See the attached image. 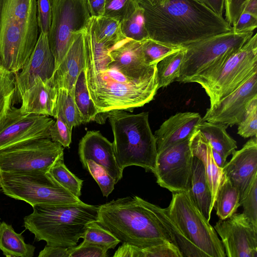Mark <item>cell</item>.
Returning a JSON list of instances; mask_svg holds the SVG:
<instances>
[{"label": "cell", "instance_id": "obj_32", "mask_svg": "<svg viewBox=\"0 0 257 257\" xmlns=\"http://www.w3.org/2000/svg\"><path fill=\"white\" fill-rule=\"evenodd\" d=\"M185 50V48H183L157 64L158 89L167 87L179 77Z\"/></svg>", "mask_w": 257, "mask_h": 257}, {"label": "cell", "instance_id": "obj_50", "mask_svg": "<svg viewBox=\"0 0 257 257\" xmlns=\"http://www.w3.org/2000/svg\"><path fill=\"white\" fill-rule=\"evenodd\" d=\"M87 3L91 17L99 18L103 16L105 0H87Z\"/></svg>", "mask_w": 257, "mask_h": 257}, {"label": "cell", "instance_id": "obj_15", "mask_svg": "<svg viewBox=\"0 0 257 257\" xmlns=\"http://www.w3.org/2000/svg\"><path fill=\"white\" fill-rule=\"evenodd\" d=\"M214 228L221 237L226 256L257 257V229L243 213L219 219Z\"/></svg>", "mask_w": 257, "mask_h": 257}, {"label": "cell", "instance_id": "obj_43", "mask_svg": "<svg viewBox=\"0 0 257 257\" xmlns=\"http://www.w3.org/2000/svg\"><path fill=\"white\" fill-rule=\"evenodd\" d=\"M56 119L50 127V139L54 142L60 144L64 148H69L71 143L72 130H70L62 115L56 112Z\"/></svg>", "mask_w": 257, "mask_h": 257}, {"label": "cell", "instance_id": "obj_51", "mask_svg": "<svg viewBox=\"0 0 257 257\" xmlns=\"http://www.w3.org/2000/svg\"><path fill=\"white\" fill-rule=\"evenodd\" d=\"M219 17H223L224 0H197Z\"/></svg>", "mask_w": 257, "mask_h": 257}, {"label": "cell", "instance_id": "obj_21", "mask_svg": "<svg viewBox=\"0 0 257 257\" xmlns=\"http://www.w3.org/2000/svg\"><path fill=\"white\" fill-rule=\"evenodd\" d=\"M197 112H178L166 119L156 131L158 153L190 138L201 121Z\"/></svg>", "mask_w": 257, "mask_h": 257}, {"label": "cell", "instance_id": "obj_26", "mask_svg": "<svg viewBox=\"0 0 257 257\" xmlns=\"http://www.w3.org/2000/svg\"><path fill=\"white\" fill-rule=\"evenodd\" d=\"M189 193L194 204L209 221L212 194L202 162L193 156Z\"/></svg>", "mask_w": 257, "mask_h": 257}, {"label": "cell", "instance_id": "obj_13", "mask_svg": "<svg viewBox=\"0 0 257 257\" xmlns=\"http://www.w3.org/2000/svg\"><path fill=\"white\" fill-rule=\"evenodd\" d=\"M190 139L158 153L154 173L157 182L172 193L188 191L190 188L193 158Z\"/></svg>", "mask_w": 257, "mask_h": 257}, {"label": "cell", "instance_id": "obj_40", "mask_svg": "<svg viewBox=\"0 0 257 257\" xmlns=\"http://www.w3.org/2000/svg\"><path fill=\"white\" fill-rule=\"evenodd\" d=\"M138 6L137 0H105L103 16L120 23L129 18Z\"/></svg>", "mask_w": 257, "mask_h": 257}, {"label": "cell", "instance_id": "obj_17", "mask_svg": "<svg viewBox=\"0 0 257 257\" xmlns=\"http://www.w3.org/2000/svg\"><path fill=\"white\" fill-rule=\"evenodd\" d=\"M55 70L54 57L50 49L48 35L41 32L35 48L28 61L15 77V92L13 104L21 102L23 94L38 77L43 81L53 79Z\"/></svg>", "mask_w": 257, "mask_h": 257}, {"label": "cell", "instance_id": "obj_14", "mask_svg": "<svg viewBox=\"0 0 257 257\" xmlns=\"http://www.w3.org/2000/svg\"><path fill=\"white\" fill-rule=\"evenodd\" d=\"M55 120L49 116L22 115L13 107L0 126V151L42 138H50V130Z\"/></svg>", "mask_w": 257, "mask_h": 257}, {"label": "cell", "instance_id": "obj_33", "mask_svg": "<svg viewBox=\"0 0 257 257\" xmlns=\"http://www.w3.org/2000/svg\"><path fill=\"white\" fill-rule=\"evenodd\" d=\"M76 105L83 119V123L96 120L100 114L91 99L87 87L84 69L77 79L74 91Z\"/></svg>", "mask_w": 257, "mask_h": 257}, {"label": "cell", "instance_id": "obj_22", "mask_svg": "<svg viewBox=\"0 0 257 257\" xmlns=\"http://www.w3.org/2000/svg\"><path fill=\"white\" fill-rule=\"evenodd\" d=\"M85 30L77 34L53 77L58 89H66L73 96L77 79L84 67Z\"/></svg>", "mask_w": 257, "mask_h": 257}, {"label": "cell", "instance_id": "obj_29", "mask_svg": "<svg viewBox=\"0 0 257 257\" xmlns=\"http://www.w3.org/2000/svg\"><path fill=\"white\" fill-rule=\"evenodd\" d=\"M239 206V191L223 174L213 206L216 215L220 219H225L236 213Z\"/></svg>", "mask_w": 257, "mask_h": 257}, {"label": "cell", "instance_id": "obj_49", "mask_svg": "<svg viewBox=\"0 0 257 257\" xmlns=\"http://www.w3.org/2000/svg\"><path fill=\"white\" fill-rule=\"evenodd\" d=\"M68 247L46 245L38 257H69Z\"/></svg>", "mask_w": 257, "mask_h": 257}, {"label": "cell", "instance_id": "obj_52", "mask_svg": "<svg viewBox=\"0 0 257 257\" xmlns=\"http://www.w3.org/2000/svg\"><path fill=\"white\" fill-rule=\"evenodd\" d=\"M246 13L257 18V0H247L244 4L242 13Z\"/></svg>", "mask_w": 257, "mask_h": 257}, {"label": "cell", "instance_id": "obj_4", "mask_svg": "<svg viewBox=\"0 0 257 257\" xmlns=\"http://www.w3.org/2000/svg\"><path fill=\"white\" fill-rule=\"evenodd\" d=\"M110 124L112 143L119 168L137 166L154 174L158 155L156 140L149 122V113L132 114L114 110L103 113Z\"/></svg>", "mask_w": 257, "mask_h": 257}, {"label": "cell", "instance_id": "obj_48", "mask_svg": "<svg viewBox=\"0 0 257 257\" xmlns=\"http://www.w3.org/2000/svg\"><path fill=\"white\" fill-rule=\"evenodd\" d=\"M257 27V18L246 13H242L232 30L235 32L253 31Z\"/></svg>", "mask_w": 257, "mask_h": 257}, {"label": "cell", "instance_id": "obj_5", "mask_svg": "<svg viewBox=\"0 0 257 257\" xmlns=\"http://www.w3.org/2000/svg\"><path fill=\"white\" fill-rule=\"evenodd\" d=\"M24 218L25 228L37 241L65 247L76 246L87 225L96 221L98 205L85 203L62 206H35Z\"/></svg>", "mask_w": 257, "mask_h": 257}, {"label": "cell", "instance_id": "obj_35", "mask_svg": "<svg viewBox=\"0 0 257 257\" xmlns=\"http://www.w3.org/2000/svg\"><path fill=\"white\" fill-rule=\"evenodd\" d=\"M15 92V74L0 65V126L14 106Z\"/></svg>", "mask_w": 257, "mask_h": 257}, {"label": "cell", "instance_id": "obj_37", "mask_svg": "<svg viewBox=\"0 0 257 257\" xmlns=\"http://www.w3.org/2000/svg\"><path fill=\"white\" fill-rule=\"evenodd\" d=\"M83 242L101 246L107 249H113L120 241L110 231L97 221L89 223L82 236Z\"/></svg>", "mask_w": 257, "mask_h": 257}, {"label": "cell", "instance_id": "obj_34", "mask_svg": "<svg viewBox=\"0 0 257 257\" xmlns=\"http://www.w3.org/2000/svg\"><path fill=\"white\" fill-rule=\"evenodd\" d=\"M48 173L61 187L77 197L81 196L83 181L69 170L64 163V157L57 160Z\"/></svg>", "mask_w": 257, "mask_h": 257}, {"label": "cell", "instance_id": "obj_3", "mask_svg": "<svg viewBox=\"0 0 257 257\" xmlns=\"http://www.w3.org/2000/svg\"><path fill=\"white\" fill-rule=\"evenodd\" d=\"M36 0H0V65L16 74L38 40Z\"/></svg>", "mask_w": 257, "mask_h": 257}, {"label": "cell", "instance_id": "obj_20", "mask_svg": "<svg viewBox=\"0 0 257 257\" xmlns=\"http://www.w3.org/2000/svg\"><path fill=\"white\" fill-rule=\"evenodd\" d=\"M108 54L132 78L146 79L158 76L157 65H149L145 60L142 41L126 38L110 48Z\"/></svg>", "mask_w": 257, "mask_h": 257}, {"label": "cell", "instance_id": "obj_8", "mask_svg": "<svg viewBox=\"0 0 257 257\" xmlns=\"http://www.w3.org/2000/svg\"><path fill=\"white\" fill-rule=\"evenodd\" d=\"M0 187L10 197L35 206L72 205L84 203L42 171L22 173L0 172Z\"/></svg>", "mask_w": 257, "mask_h": 257}, {"label": "cell", "instance_id": "obj_42", "mask_svg": "<svg viewBox=\"0 0 257 257\" xmlns=\"http://www.w3.org/2000/svg\"><path fill=\"white\" fill-rule=\"evenodd\" d=\"M237 134L244 138L256 137L257 96L251 100L242 120L238 124Z\"/></svg>", "mask_w": 257, "mask_h": 257}, {"label": "cell", "instance_id": "obj_10", "mask_svg": "<svg viewBox=\"0 0 257 257\" xmlns=\"http://www.w3.org/2000/svg\"><path fill=\"white\" fill-rule=\"evenodd\" d=\"M50 1L51 22L48 40L56 70L77 34L86 29L91 16L87 0Z\"/></svg>", "mask_w": 257, "mask_h": 257}, {"label": "cell", "instance_id": "obj_41", "mask_svg": "<svg viewBox=\"0 0 257 257\" xmlns=\"http://www.w3.org/2000/svg\"><path fill=\"white\" fill-rule=\"evenodd\" d=\"M85 169L98 184L103 196L107 197L116 184L114 179L102 166L93 161H87Z\"/></svg>", "mask_w": 257, "mask_h": 257}, {"label": "cell", "instance_id": "obj_53", "mask_svg": "<svg viewBox=\"0 0 257 257\" xmlns=\"http://www.w3.org/2000/svg\"><path fill=\"white\" fill-rule=\"evenodd\" d=\"M212 153L216 165L221 169L225 166L226 160L224 159L222 155L212 148Z\"/></svg>", "mask_w": 257, "mask_h": 257}, {"label": "cell", "instance_id": "obj_27", "mask_svg": "<svg viewBox=\"0 0 257 257\" xmlns=\"http://www.w3.org/2000/svg\"><path fill=\"white\" fill-rule=\"evenodd\" d=\"M225 124L202 121L196 127L212 148L220 153L223 158H227L237 148L236 142L226 132Z\"/></svg>", "mask_w": 257, "mask_h": 257}, {"label": "cell", "instance_id": "obj_18", "mask_svg": "<svg viewBox=\"0 0 257 257\" xmlns=\"http://www.w3.org/2000/svg\"><path fill=\"white\" fill-rule=\"evenodd\" d=\"M222 171L238 189L240 204L257 176L256 137H251L241 149L233 153L230 161L222 168Z\"/></svg>", "mask_w": 257, "mask_h": 257}, {"label": "cell", "instance_id": "obj_1", "mask_svg": "<svg viewBox=\"0 0 257 257\" xmlns=\"http://www.w3.org/2000/svg\"><path fill=\"white\" fill-rule=\"evenodd\" d=\"M112 47L99 42L88 23L85 30L84 71L90 97L99 113L133 111L154 99L158 77L136 79L128 77L110 57Z\"/></svg>", "mask_w": 257, "mask_h": 257}, {"label": "cell", "instance_id": "obj_2", "mask_svg": "<svg viewBox=\"0 0 257 257\" xmlns=\"http://www.w3.org/2000/svg\"><path fill=\"white\" fill-rule=\"evenodd\" d=\"M137 2L144 10L149 38L167 45L185 48L232 31L223 17L197 0Z\"/></svg>", "mask_w": 257, "mask_h": 257}, {"label": "cell", "instance_id": "obj_28", "mask_svg": "<svg viewBox=\"0 0 257 257\" xmlns=\"http://www.w3.org/2000/svg\"><path fill=\"white\" fill-rule=\"evenodd\" d=\"M35 247L26 243L11 225L0 222V249L7 257H32Z\"/></svg>", "mask_w": 257, "mask_h": 257}, {"label": "cell", "instance_id": "obj_47", "mask_svg": "<svg viewBox=\"0 0 257 257\" xmlns=\"http://www.w3.org/2000/svg\"><path fill=\"white\" fill-rule=\"evenodd\" d=\"M247 0H224L225 21L232 27L235 25L242 13L243 7Z\"/></svg>", "mask_w": 257, "mask_h": 257}, {"label": "cell", "instance_id": "obj_36", "mask_svg": "<svg viewBox=\"0 0 257 257\" xmlns=\"http://www.w3.org/2000/svg\"><path fill=\"white\" fill-rule=\"evenodd\" d=\"M56 112H59L62 115L71 130L73 127L83 123V119L75 103L74 96L66 89H58L55 113Z\"/></svg>", "mask_w": 257, "mask_h": 257}, {"label": "cell", "instance_id": "obj_31", "mask_svg": "<svg viewBox=\"0 0 257 257\" xmlns=\"http://www.w3.org/2000/svg\"><path fill=\"white\" fill-rule=\"evenodd\" d=\"M89 24L96 39L107 45L112 47L126 38L121 33L120 23L110 18L91 17Z\"/></svg>", "mask_w": 257, "mask_h": 257}, {"label": "cell", "instance_id": "obj_19", "mask_svg": "<svg viewBox=\"0 0 257 257\" xmlns=\"http://www.w3.org/2000/svg\"><path fill=\"white\" fill-rule=\"evenodd\" d=\"M78 155L84 168L86 161L91 160L102 166L117 183L122 177L123 171L118 167L112 143L99 131H88L78 145Z\"/></svg>", "mask_w": 257, "mask_h": 257}, {"label": "cell", "instance_id": "obj_16", "mask_svg": "<svg viewBox=\"0 0 257 257\" xmlns=\"http://www.w3.org/2000/svg\"><path fill=\"white\" fill-rule=\"evenodd\" d=\"M257 96V72L242 85L219 101L210 105L202 121L224 124H238L242 120L251 100Z\"/></svg>", "mask_w": 257, "mask_h": 257}, {"label": "cell", "instance_id": "obj_6", "mask_svg": "<svg viewBox=\"0 0 257 257\" xmlns=\"http://www.w3.org/2000/svg\"><path fill=\"white\" fill-rule=\"evenodd\" d=\"M96 221L122 243L146 247L169 241L152 214L136 196L98 205Z\"/></svg>", "mask_w": 257, "mask_h": 257}, {"label": "cell", "instance_id": "obj_46", "mask_svg": "<svg viewBox=\"0 0 257 257\" xmlns=\"http://www.w3.org/2000/svg\"><path fill=\"white\" fill-rule=\"evenodd\" d=\"M37 21L42 32L48 35L51 22V5L50 0H37Z\"/></svg>", "mask_w": 257, "mask_h": 257}, {"label": "cell", "instance_id": "obj_7", "mask_svg": "<svg viewBox=\"0 0 257 257\" xmlns=\"http://www.w3.org/2000/svg\"><path fill=\"white\" fill-rule=\"evenodd\" d=\"M253 31L215 35L186 47L180 75L175 81L195 82L204 89L215 79L226 60L253 35Z\"/></svg>", "mask_w": 257, "mask_h": 257}, {"label": "cell", "instance_id": "obj_39", "mask_svg": "<svg viewBox=\"0 0 257 257\" xmlns=\"http://www.w3.org/2000/svg\"><path fill=\"white\" fill-rule=\"evenodd\" d=\"M142 47L145 60L149 65H156L167 56L182 47L167 45L150 38L142 41Z\"/></svg>", "mask_w": 257, "mask_h": 257}, {"label": "cell", "instance_id": "obj_12", "mask_svg": "<svg viewBox=\"0 0 257 257\" xmlns=\"http://www.w3.org/2000/svg\"><path fill=\"white\" fill-rule=\"evenodd\" d=\"M257 72V34L224 63L214 81L205 87L210 105L231 93Z\"/></svg>", "mask_w": 257, "mask_h": 257}, {"label": "cell", "instance_id": "obj_38", "mask_svg": "<svg viewBox=\"0 0 257 257\" xmlns=\"http://www.w3.org/2000/svg\"><path fill=\"white\" fill-rule=\"evenodd\" d=\"M120 27L125 38L137 41L149 38L145 25L144 10L139 5L129 18L120 23Z\"/></svg>", "mask_w": 257, "mask_h": 257}, {"label": "cell", "instance_id": "obj_9", "mask_svg": "<svg viewBox=\"0 0 257 257\" xmlns=\"http://www.w3.org/2000/svg\"><path fill=\"white\" fill-rule=\"evenodd\" d=\"M167 208L184 236L208 257L226 256L216 231L194 204L189 191L173 193Z\"/></svg>", "mask_w": 257, "mask_h": 257}, {"label": "cell", "instance_id": "obj_44", "mask_svg": "<svg viewBox=\"0 0 257 257\" xmlns=\"http://www.w3.org/2000/svg\"><path fill=\"white\" fill-rule=\"evenodd\" d=\"M243 213L257 229V176L253 179L245 197L240 202Z\"/></svg>", "mask_w": 257, "mask_h": 257}, {"label": "cell", "instance_id": "obj_11", "mask_svg": "<svg viewBox=\"0 0 257 257\" xmlns=\"http://www.w3.org/2000/svg\"><path fill=\"white\" fill-rule=\"evenodd\" d=\"M64 147L50 138H42L0 151V172H48L59 158Z\"/></svg>", "mask_w": 257, "mask_h": 257}, {"label": "cell", "instance_id": "obj_25", "mask_svg": "<svg viewBox=\"0 0 257 257\" xmlns=\"http://www.w3.org/2000/svg\"><path fill=\"white\" fill-rule=\"evenodd\" d=\"M191 150L193 156L203 163L212 194L211 208L213 210L218 188L222 176V169L215 162L212 153V147L202 134L196 130L190 139Z\"/></svg>", "mask_w": 257, "mask_h": 257}, {"label": "cell", "instance_id": "obj_24", "mask_svg": "<svg viewBox=\"0 0 257 257\" xmlns=\"http://www.w3.org/2000/svg\"><path fill=\"white\" fill-rule=\"evenodd\" d=\"M138 201L152 214L169 241L176 246L183 257H208L183 234L170 216L167 208H162L137 196Z\"/></svg>", "mask_w": 257, "mask_h": 257}, {"label": "cell", "instance_id": "obj_45", "mask_svg": "<svg viewBox=\"0 0 257 257\" xmlns=\"http://www.w3.org/2000/svg\"><path fill=\"white\" fill-rule=\"evenodd\" d=\"M108 250L101 246L83 242L78 246L67 248L69 257H106Z\"/></svg>", "mask_w": 257, "mask_h": 257}, {"label": "cell", "instance_id": "obj_23", "mask_svg": "<svg viewBox=\"0 0 257 257\" xmlns=\"http://www.w3.org/2000/svg\"><path fill=\"white\" fill-rule=\"evenodd\" d=\"M58 92L53 79L44 82L40 77H37L32 86L21 97V106L19 108L21 113L54 117Z\"/></svg>", "mask_w": 257, "mask_h": 257}, {"label": "cell", "instance_id": "obj_30", "mask_svg": "<svg viewBox=\"0 0 257 257\" xmlns=\"http://www.w3.org/2000/svg\"><path fill=\"white\" fill-rule=\"evenodd\" d=\"M113 257H183L178 248L169 241L146 247L122 243Z\"/></svg>", "mask_w": 257, "mask_h": 257}]
</instances>
